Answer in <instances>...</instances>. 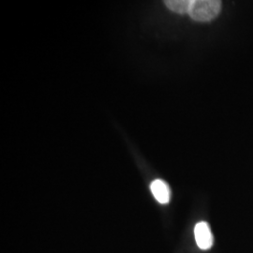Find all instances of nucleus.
I'll list each match as a JSON object with an SVG mask.
<instances>
[{"mask_svg":"<svg viewBox=\"0 0 253 253\" xmlns=\"http://www.w3.org/2000/svg\"><path fill=\"white\" fill-rule=\"evenodd\" d=\"M221 9L218 0H192L189 15L197 22H208L216 18Z\"/></svg>","mask_w":253,"mask_h":253,"instance_id":"f257e3e1","label":"nucleus"},{"mask_svg":"<svg viewBox=\"0 0 253 253\" xmlns=\"http://www.w3.org/2000/svg\"><path fill=\"white\" fill-rule=\"evenodd\" d=\"M150 190L155 199L161 204H168L171 200V190L169 186L161 179L154 180L150 185Z\"/></svg>","mask_w":253,"mask_h":253,"instance_id":"7ed1b4c3","label":"nucleus"},{"mask_svg":"<svg viewBox=\"0 0 253 253\" xmlns=\"http://www.w3.org/2000/svg\"><path fill=\"white\" fill-rule=\"evenodd\" d=\"M192 0H169L164 1L166 7L171 9L173 12L179 13V14H185L190 11V6H191Z\"/></svg>","mask_w":253,"mask_h":253,"instance_id":"20e7f679","label":"nucleus"},{"mask_svg":"<svg viewBox=\"0 0 253 253\" xmlns=\"http://www.w3.org/2000/svg\"><path fill=\"white\" fill-rule=\"evenodd\" d=\"M196 243L201 250H209L214 244V236L207 222H199L194 228Z\"/></svg>","mask_w":253,"mask_h":253,"instance_id":"f03ea898","label":"nucleus"}]
</instances>
